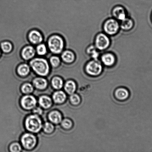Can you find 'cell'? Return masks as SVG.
<instances>
[{
  "label": "cell",
  "mask_w": 152,
  "mask_h": 152,
  "mask_svg": "<svg viewBox=\"0 0 152 152\" xmlns=\"http://www.w3.org/2000/svg\"><path fill=\"white\" fill-rule=\"evenodd\" d=\"M65 39L59 34H53L47 39V46L49 51L53 55L60 54L65 47Z\"/></svg>",
  "instance_id": "obj_1"
},
{
  "label": "cell",
  "mask_w": 152,
  "mask_h": 152,
  "mask_svg": "<svg viewBox=\"0 0 152 152\" xmlns=\"http://www.w3.org/2000/svg\"><path fill=\"white\" fill-rule=\"evenodd\" d=\"M29 65L33 70L38 75L47 76L50 72V64L47 59L44 57H34L29 61Z\"/></svg>",
  "instance_id": "obj_2"
},
{
  "label": "cell",
  "mask_w": 152,
  "mask_h": 152,
  "mask_svg": "<svg viewBox=\"0 0 152 152\" xmlns=\"http://www.w3.org/2000/svg\"><path fill=\"white\" fill-rule=\"evenodd\" d=\"M25 124L27 130L34 133L39 132L42 127L41 118L36 114L28 116L25 120Z\"/></svg>",
  "instance_id": "obj_3"
},
{
  "label": "cell",
  "mask_w": 152,
  "mask_h": 152,
  "mask_svg": "<svg viewBox=\"0 0 152 152\" xmlns=\"http://www.w3.org/2000/svg\"><path fill=\"white\" fill-rule=\"evenodd\" d=\"M120 28L119 21L114 18L107 19L104 22L103 25L104 32L108 35H115L119 32Z\"/></svg>",
  "instance_id": "obj_4"
},
{
  "label": "cell",
  "mask_w": 152,
  "mask_h": 152,
  "mask_svg": "<svg viewBox=\"0 0 152 152\" xmlns=\"http://www.w3.org/2000/svg\"><path fill=\"white\" fill-rule=\"evenodd\" d=\"M111 44V40L109 37L105 33H100L95 37V46L99 51H103L106 50Z\"/></svg>",
  "instance_id": "obj_5"
},
{
  "label": "cell",
  "mask_w": 152,
  "mask_h": 152,
  "mask_svg": "<svg viewBox=\"0 0 152 152\" xmlns=\"http://www.w3.org/2000/svg\"><path fill=\"white\" fill-rule=\"evenodd\" d=\"M85 70L89 75L93 76L99 75L102 72V65L98 59H93L86 64Z\"/></svg>",
  "instance_id": "obj_6"
},
{
  "label": "cell",
  "mask_w": 152,
  "mask_h": 152,
  "mask_svg": "<svg viewBox=\"0 0 152 152\" xmlns=\"http://www.w3.org/2000/svg\"><path fill=\"white\" fill-rule=\"evenodd\" d=\"M27 39L31 45L36 46L43 42L44 37L41 31L34 28L28 31L27 34Z\"/></svg>",
  "instance_id": "obj_7"
},
{
  "label": "cell",
  "mask_w": 152,
  "mask_h": 152,
  "mask_svg": "<svg viewBox=\"0 0 152 152\" xmlns=\"http://www.w3.org/2000/svg\"><path fill=\"white\" fill-rule=\"evenodd\" d=\"M36 55L35 48L32 45H27L24 46L20 51V56L23 60L29 61L35 57Z\"/></svg>",
  "instance_id": "obj_8"
},
{
  "label": "cell",
  "mask_w": 152,
  "mask_h": 152,
  "mask_svg": "<svg viewBox=\"0 0 152 152\" xmlns=\"http://www.w3.org/2000/svg\"><path fill=\"white\" fill-rule=\"evenodd\" d=\"M21 141L22 145L25 148L31 150L35 146L37 140L34 135L31 134L26 133L22 135Z\"/></svg>",
  "instance_id": "obj_9"
},
{
  "label": "cell",
  "mask_w": 152,
  "mask_h": 152,
  "mask_svg": "<svg viewBox=\"0 0 152 152\" xmlns=\"http://www.w3.org/2000/svg\"><path fill=\"white\" fill-rule=\"evenodd\" d=\"M36 103V99L32 95H26L23 97L21 100L22 106L26 110H31L34 108Z\"/></svg>",
  "instance_id": "obj_10"
},
{
  "label": "cell",
  "mask_w": 152,
  "mask_h": 152,
  "mask_svg": "<svg viewBox=\"0 0 152 152\" xmlns=\"http://www.w3.org/2000/svg\"><path fill=\"white\" fill-rule=\"evenodd\" d=\"M112 15L115 19L121 21L127 17L126 9L121 6H117L113 8Z\"/></svg>",
  "instance_id": "obj_11"
},
{
  "label": "cell",
  "mask_w": 152,
  "mask_h": 152,
  "mask_svg": "<svg viewBox=\"0 0 152 152\" xmlns=\"http://www.w3.org/2000/svg\"><path fill=\"white\" fill-rule=\"evenodd\" d=\"M60 55L61 60L65 63L71 64L73 63L75 60V53L71 50H64Z\"/></svg>",
  "instance_id": "obj_12"
},
{
  "label": "cell",
  "mask_w": 152,
  "mask_h": 152,
  "mask_svg": "<svg viewBox=\"0 0 152 152\" xmlns=\"http://www.w3.org/2000/svg\"><path fill=\"white\" fill-rule=\"evenodd\" d=\"M102 63L107 66H111L115 64L116 58L115 55L112 53H104L101 56Z\"/></svg>",
  "instance_id": "obj_13"
},
{
  "label": "cell",
  "mask_w": 152,
  "mask_h": 152,
  "mask_svg": "<svg viewBox=\"0 0 152 152\" xmlns=\"http://www.w3.org/2000/svg\"><path fill=\"white\" fill-rule=\"evenodd\" d=\"M0 48L3 53L5 54H9L13 51L14 49V46L11 41H4L1 42Z\"/></svg>",
  "instance_id": "obj_14"
},
{
  "label": "cell",
  "mask_w": 152,
  "mask_h": 152,
  "mask_svg": "<svg viewBox=\"0 0 152 152\" xmlns=\"http://www.w3.org/2000/svg\"><path fill=\"white\" fill-rule=\"evenodd\" d=\"M134 26V22L133 20L127 17L120 21V28L126 31L130 30L133 28Z\"/></svg>",
  "instance_id": "obj_15"
},
{
  "label": "cell",
  "mask_w": 152,
  "mask_h": 152,
  "mask_svg": "<svg viewBox=\"0 0 152 152\" xmlns=\"http://www.w3.org/2000/svg\"><path fill=\"white\" fill-rule=\"evenodd\" d=\"M36 54L39 56L44 57L48 53V49L47 45L44 43L37 45L35 48Z\"/></svg>",
  "instance_id": "obj_16"
},
{
  "label": "cell",
  "mask_w": 152,
  "mask_h": 152,
  "mask_svg": "<svg viewBox=\"0 0 152 152\" xmlns=\"http://www.w3.org/2000/svg\"><path fill=\"white\" fill-rule=\"evenodd\" d=\"M30 66L26 63L21 64L17 68L18 74L21 76H25L28 75L30 71Z\"/></svg>",
  "instance_id": "obj_17"
},
{
  "label": "cell",
  "mask_w": 152,
  "mask_h": 152,
  "mask_svg": "<svg viewBox=\"0 0 152 152\" xmlns=\"http://www.w3.org/2000/svg\"><path fill=\"white\" fill-rule=\"evenodd\" d=\"M99 50L96 48L95 45H89L86 49V53L93 59H98L99 57Z\"/></svg>",
  "instance_id": "obj_18"
},
{
  "label": "cell",
  "mask_w": 152,
  "mask_h": 152,
  "mask_svg": "<svg viewBox=\"0 0 152 152\" xmlns=\"http://www.w3.org/2000/svg\"><path fill=\"white\" fill-rule=\"evenodd\" d=\"M129 92L124 88H120L117 89L115 92L116 97L120 100H123L129 97Z\"/></svg>",
  "instance_id": "obj_19"
},
{
  "label": "cell",
  "mask_w": 152,
  "mask_h": 152,
  "mask_svg": "<svg viewBox=\"0 0 152 152\" xmlns=\"http://www.w3.org/2000/svg\"><path fill=\"white\" fill-rule=\"evenodd\" d=\"M33 82L34 86L39 89H45L47 86V80L42 77H37L34 79Z\"/></svg>",
  "instance_id": "obj_20"
},
{
  "label": "cell",
  "mask_w": 152,
  "mask_h": 152,
  "mask_svg": "<svg viewBox=\"0 0 152 152\" xmlns=\"http://www.w3.org/2000/svg\"><path fill=\"white\" fill-rule=\"evenodd\" d=\"M48 117L50 121L55 124L59 123L62 120V115L58 111L51 112L49 114Z\"/></svg>",
  "instance_id": "obj_21"
},
{
  "label": "cell",
  "mask_w": 152,
  "mask_h": 152,
  "mask_svg": "<svg viewBox=\"0 0 152 152\" xmlns=\"http://www.w3.org/2000/svg\"><path fill=\"white\" fill-rule=\"evenodd\" d=\"M66 96L65 92L62 91L55 92L53 95L54 101L57 103H62L65 101Z\"/></svg>",
  "instance_id": "obj_22"
},
{
  "label": "cell",
  "mask_w": 152,
  "mask_h": 152,
  "mask_svg": "<svg viewBox=\"0 0 152 152\" xmlns=\"http://www.w3.org/2000/svg\"><path fill=\"white\" fill-rule=\"evenodd\" d=\"M39 103L42 107L45 108H50L52 105L51 99L47 96L40 97L39 100Z\"/></svg>",
  "instance_id": "obj_23"
},
{
  "label": "cell",
  "mask_w": 152,
  "mask_h": 152,
  "mask_svg": "<svg viewBox=\"0 0 152 152\" xmlns=\"http://www.w3.org/2000/svg\"><path fill=\"white\" fill-rule=\"evenodd\" d=\"M76 86L75 83L72 80H69L65 83V89L67 93L71 95L75 92Z\"/></svg>",
  "instance_id": "obj_24"
},
{
  "label": "cell",
  "mask_w": 152,
  "mask_h": 152,
  "mask_svg": "<svg viewBox=\"0 0 152 152\" xmlns=\"http://www.w3.org/2000/svg\"><path fill=\"white\" fill-rule=\"evenodd\" d=\"M61 59L59 56L56 55H53L51 56L49 59L50 64L54 68H56L60 65L61 63Z\"/></svg>",
  "instance_id": "obj_25"
},
{
  "label": "cell",
  "mask_w": 152,
  "mask_h": 152,
  "mask_svg": "<svg viewBox=\"0 0 152 152\" xmlns=\"http://www.w3.org/2000/svg\"><path fill=\"white\" fill-rule=\"evenodd\" d=\"M52 84L55 89H60L63 86V81L60 77H55L52 79Z\"/></svg>",
  "instance_id": "obj_26"
},
{
  "label": "cell",
  "mask_w": 152,
  "mask_h": 152,
  "mask_svg": "<svg viewBox=\"0 0 152 152\" xmlns=\"http://www.w3.org/2000/svg\"><path fill=\"white\" fill-rule=\"evenodd\" d=\"M21 90L23 93H31L33 91V87L32 85L29 83H26L22 86Z\"/></svg>",
  "instance_id": "obj_27"
},
{
  "label": "cell",
  "mask_w": 152,
  "mask_h": 152,
  "mask_svg": "<svg viewBox=\"0 0 152 152\" xmlns=\"http://www.w3.org/2000/svg\"><path fill=\"white\" fill-rule=\"evenodd\" d=\"M70 101L71 103L73 105H77L80 103V96L76 94H72L70 98Z\"/></svg>",
  "instance_id": "obj_28"
},
{
  "label": "cell",
  "mask_w": 152,
  "mask_h": 152,
  "mask_svg": "<svg viewBox=\"0 0 152 152\" xmlns=\"http://www.w3.org/2000/svg\"><path fill=\"white\" fill-rule=\"evenodd\" d=\"M43 129L45 132L48 133H50L53 132L54 129V126L51 123L47 122L43 126Z\"/></svg>",
  "instance_id": "obj_29"
},
{
  "label": "cell",
  "mask_w": 152,
  "mask_h": 152,
  "mask_svg": "<svg viewBox=\"0 0 152 152\" xmlns=\"http://www.w3.org/2000/svg\"><path fill=\"white\" fill-rule=\"evenodd\" d=\"M10 150L11 152H19L21 150V147L19 144L18 143H14L10 145Z\"/></svg>",
  "instance_id": "obj_30"
},
{
  "label": "cell",
  "mask_w": 152,
  "mask_h": 152,
  "mask_svg": "<svg viewBox=\"0 0 152 152\" xmlns=\"http://www.w3.org/2000/svg\"><path fill=\"white\" fill-rule=\"evenodd\" d=\"M62 125L65 129H69L72 126V123L71 121L69 119H65L62 121Z\"/></svg>",
  "instance_id": "obj_31"
},
{
  "label": "cell",
  "mask_w": 152,
  "mask_h": 152,
  "mask_svg": "<svg viewBox=\"0 0 152 152\" xmlns=\"http://www.w3.org/2000/svg\"><path fill=\"white\" fill-rule=\"evenodd\" d=\"M33 112L34 114L37 115H40L42 114L43 113L42 110L40 107H37L34 108Z\"/></svg>",
  "instance_id": "obj_32"
},
{
  "label": "cell",
  "mask_w": 152,
  "mask_h": 152,
  "mask_svg": "<svg viewBox=\"0 0 152 152\" xmlns=\"http://www.w3.org/2000/svg\"><path fill=\"white\" fill-rule=\"evenodd\" d=\"M1 48H0V57H1Z\"/></svg>",
  "instance_id": "obj_33"
}]
</instances>
